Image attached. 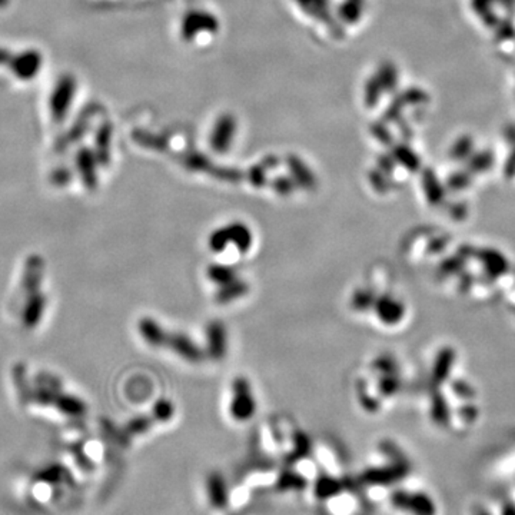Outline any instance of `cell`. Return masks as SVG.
Returning <instances> with one entry per match:
<instances>
[{
	"label": "cell",
	"mask_w": 515,
	"mask_h": 515,
	"mask_svg": "<svg viewBox=\"0 0 515 515\" xmlns=\"http://www.w3.org/2000/svg\"><path fill=\"white\" fill-rule=\"evenodd\" d=\"M76 95V79L72 75H64L56 82L49 100L50 117L53 122L61 124L66 119L68 112Z\"/></svg>",
	"instance_id": "obj_1"
},
{
	"label": "cell",
	"mask_w": 515,
	"mask_h": 515,
	"mask_svg": "<svg viewBox=\"0 0 515 515\" xmlns=\"http://www.w3.org/2000/svg\"><path fill=\"white\" fill-rule=\"evenodd\" d=\"M391 504L412 515H435L437 505L433 498L425 493H410L405 490H396L391 494Z\"/></svg>",
	"instance_id": "obj_2"
},
{
	"label": "cell",
	"mask_w": 515,
	"mask_h": 515,
	"mask_svg": "<svg viewBox=\"0 0 515 515\" xmlns=\"http://www.w3.org/2000/svg\"><path fill=\"white\" fill-rule=\"evenodd\" d=\"M232 403H231V415L237 421H248L255 414V398L251 391L249 382L244 377H238L232 384Z\"/></svg>",
	"instance_id": "obj_3"
},
{
	"label": "cell",
	"mask_w": 515,
	"mask_h": 515,
	"mask_svg": "<svg viewBox=\"0 0 515 515\" xmlns=\"http://www.w3.org/2000/svg\"><path fill=\"white\" fill-rule=\"evenodd\" d=\"M98 109H99V106L95 105V103H91V105L86 106L82 110V113H79V117L73 121L69 130L59 140L56 142L54 151L56 152H64L68 147L75 145V143H77L86 133H88V130L91 128V124L95 118V114L98 113Z\"/></svg>",
	"instance_id": "obj_4"
},
{
	"label": "cell",
	"mask_w": 515,
	"mask_h": 515,
	"mask_svg": "<svg viewBox=\"0 0 515 515\" xmlns=\"http://www.w3.org/2000/svg\"><path fill=\"white\" fill-rule=\"evenodd\" d=\"M410 472V464L407 461H395L391 465L369 468L364 471L361 475V481L368 485H392L403 478H405Z\"/></svg>",
	"instance_id": "obj_5"
},
{
	"label": "cell",
	"mask_w": 515,
	"mask_h": 515,
	"mask_svg": "<svg viewBox=\"0 0 515 515\" xmlns=\"http://www.w3.org/2000/svg\"><path fill=\"white\" fill-rule=\"evenodd\" d=\"M42 54L38 50L29 49L19 54H13L9 66L17 79L26 82L38 76L42 68Z\"/></svg>",
	"instance_id": "obj_6"
},
{
	"label": "cell",
	"mask_w": 515,
	"mask_h": 515,
	"mask_svg": "<svg viewBox=\"0 0 515 515\" xmlns=\"http://www.w3.org/2000/svg\"><path fill=\"white\" fill-rule=\"evenodd\" d=\"M77 174L83 182V185L89 191L96 189L98 186V159L95 156V152L89 148H82L77 151L75 158Z\"/></svg>",
	"instance_id": "obj_7"
},
{
	"label": "cell",
	"mask_w": 515,
	"mask_h": 515,
	"mask_svg": "<svg viewBox=\"0 0 515 515\" xmlns=\"http://www.w3.org/2000/svg\"><path fill=\"white\" fill-rule=\"evenodd\" d=\"M43 260L38 255H33L26 261L23 279H22V288L26 295H33L39 292L40 282L43 278Z\"/></svg>",
	"instance_id": "obj_8"
},
{
	"label": "cell",
	"mask_w": 515,
	"mask_h": 515,
	"mask_svg": "<svg viewBox=\"0 0 515 515\" xmlns=\"http://www.w3.org/2000/svg\"><path fill=\"white\" fill-rule=\"evenodd\" d=\"M166 345L172 351H175L181 358L189 362H199L204 358V354L202 351H200V348L196 347L195 343L185 335H181V334L167 335Z\"/></svg>",
	"instance_id": "obj_9"
},
{
	"label": "cell",
	"mask_w": 515,
	"mask_h": 515,
	"mask_svg": "<svg viewBox=\"0 0 515 515\" xmlns=\"http://www.w3.org/2000/svg\"><path fill=\"white\" fill-rule=\"evenodd\" d=\"M207 338H208V355L215 359L221 361L226 354V329L222 322L214 321L207 328Z\"/></svg>",
	"instance_id": "obj_10"
},
{
	"label": "cell",
	"mask_w": 515,
	"mask_h": 515,
	"mask_svg": "<svg viewBox=\"0 0 515 515\" xmlns=\"http://www.w3.org/2000/svg\"><path fill=\"white\" fill-rule=\"evenodd\" d=\"M29 297L31 298H29V301L24 305L23 313H22V322L27 329H32L40 322L43 317V312L46 308V298L40 292H36Z\"/></svg>",
	"instance_id": "obj_11"
},
{
	"label": "cell",
	"mask_w": 515,
	"mask_h": 515,
	"mask_svg": "<svg viewBox=\"0 0 515 515\" xmlns=\"http://www.w3.org/2000/svg\"><path fill=\"white\" fill-rule=\"evenodd\" d=\"M207 490H208V498L214 508L216 509H225L229 501L227 490L223 477L219 472H211L207 479Z\"/></svg>",
	"instance_id": "obj_12"
},
{
	"label": "cell",
	"mask_w": 515,
	"mask_h": 515,
	"mask_svg": "<svg viewBox=\"0 0 515 515\" xmlns=\"http://www.w3.org/2000/svg\"><path fill=\"white\" fill-rule=\"evenodd\" d=\"M374 308H375V312L380 317V320L384 324H389V325L399 322V320L403 318V315H404V306L401 305L398 301L392 299L391 297L377 298Z\"/></svg>",
	"instance_id": "obj_13"
},
{
	"label": "cell",
	"mask_w": 515,
	"mask_h": 515,
	"mask_svg": "<svg viewBox=\"0 0 515 515\" xmlns=\"http://www.w3.org/2000/svg\"><path fill=\"white\" fill-rule=\"evenodd\" d=\"M110 145H112V125L102 122L95 133V156L99 165H109L110 162Z\"/></svg>",
	"instance_id": "obj_14"
},
{
	"label": "cell",
	"mask_w": 515,
	"mask_h": 515,
	"mask_svg": "<svg viewBox=\"0 0 515 515\" xmlns=\"http://www.w3.org/2000/svg\"><path fill=\"white\" fill-rule=\"evenodd\" d=\"M235 132V124L232 118H222L212 133V148L216 152H225L231 145V140Z\"/></svg>",
	"instance_id": "obj_15"
},
{
	"label": "cell",
	"mask_w": 515,
	"mask_h": 515,
	"mask_svg": "<svg viewBox=\"0 0 515 515\" xmlns=\"http://www.w3.org/2000/svg\"><path fill=\"white\" fill-rule=\"evenodd\" d=\"M139 331L142 338L148 342L151 347H163L166 345L167 335L161 328V325L152 318H143L139 322Z\"/></svg>",
	"instance_id": "obj_16"
},
{
	"label": "cell",
	"mask_w": 515,
	"mask_h": 515,
	"mask_svg": "<svg viewBox=\"0 0 515 515\" xmlns=\"http://www.w3.org/2000/svg\"><path fill=\"white\" fill-rule=\"evenodd\" d=\"M229 242L234 244L242 253L248 252L252 246V234L249 227L241 222H235L226 226Z\"/></svg>",
	"instance_id": "obj_17"
},
{
	"label": "cell",
	"mask_w": 515,
	"mask_h": 515,
	"mask_svg": "<svg viewBox=\"0 0 515 515\" xmlns=\"http://www.w3.org/2000/svg\"><path fill=\"white\" fill-rule=\"evenodd\" d=\"M306 486V479L292 470H285L278 477L275 488L281 493L285 491H301Z\"/></svg>",
	"instance_id": "obj_18"
},
{
	"label": "cell",
	"mask_w": 515,
	"mask_h": 515,
	"mask_svg": "<svg viewBox=\"0 0 515 515\" xmlns=\"http://www.w3.org/2000/svg\"><path fill=\"white\" fill-rule=\"evenodd\" d=\"M248 292V283L244 281H232L226 285H221L219 291L216 292V302L219 304H227L232 302L238 298H241L242 295H245Z\"/></svg>",
	"instance_id": "obj_19"
},
{
	"label": "cell",
	"mask_w": 515,
	"mask_h": 515,
	"mask_svg": "<svg viewBox=\"0 0 515 515\" xmlns=\"http://www.w3.org/2000/svg\"><path fill=\"white\" fill-rule=\"evenodd\" d=\"M341 490H342L341 482L329 475L318 477L313 486V493L320 500H328L331 497H335L341 493Z\"/></svg>",
	"instance_id": "obj_20"
},
{
	"label": "cell",
	"mask_w": 515,
	"mask_h": 515,
	"mask_svg": "<svg viewBox=\"0 0 515 515\" xmlns=\"http://www.w3.org/2000/svg\"><path fill=\"white\" fill-rule=\"evenodd\" d=\"M53 405H56L64 414H68V415H72V417H80L86 412V407L80 399H77L72 395H65L62 392H59L56 395Z\"/></svg>",
	"instance_id": "obj_21"
},
{
	"label": "cell",
	"mask_w": 515,
	"mask_h": 515,
	"mask_svg": "<svg viewBox=\"0 0 515 515\" xmlns=\"http://www.w3.org/2000/svg\"><path fill=\"white\" fill-rule=\"evenodd\" d=\"M208 276H209V279H212L215 283H218L221 286V285H226L229 282L235 281L237 279V272L231 267L211 265L208 268Z\"/></svg>",
	"instance_id": "obj_22"
},
{
	"label": "cell",
	"mask_w": 515,
	"mask_h": 515,
	"mask_svg": "<svg viewBox=\"0 0 515 515\" xmlns=\"http://www.w3.org/2000/svg\"><path fill=\"white\" fill-rule=\"evenodd\" d=\"M375 295L372 294V291L364 288V290H358L352 294V298H351V306L354 308V311H358V312H364L369 308L374 306L375 304Z\"/></svg>",
	"instance_id": "obj_23"
},
{
	"label": "cell",
	"mask_w": 515,
	"mask_h": 515,
	"mask_svg": "<svg viewBox=\"0 0 515 515\" xmlns=\"http://www.w3.org/2000/svg\"><path fill=\"white\" fill-rule=\"evenodd\" d=\"M290 166H291L294 177L297 178V181L299 182L301 186H304V188H313L315 186V178L312 177L311 172H308L306 166L302 162H299V159H291Z\"/></svg>",
	"instance_id": "obj_24"
},
{
	"label": "cell",
	"mask_w": 515,
	"mask_h": 515,
	"mask_svg": "<svg viewBox=\"0 0 515 515\" xmlns=\"http://www.w3.org/2000/svg\"><path fill=\"white\" fill-rule=\"evenodd\" d=\"M309 452H311V441H309V438L305 434H302V433L295 434V437H294V451L291 452L290 461L291 463L299 461V460H302L304 456H306Z\"/></svg>",
	"instance_id": "obj_25"
},
{
	"label": "cell",
	"mask_w": 515,
	"mask_h": 515,
	"mask_svg": "<svg viewBox=\"0 0 515 515\" xmlns=\"http://www.w3.org/2000/svg\"><path fill=\"white\" fill-rule=\"evenodd\" d=\"M227 244H229V235H227L226 226L221 227V229H216V231H214L212 235L209 237V248L215 253L222 252L226 248Z\"/></svg>",
	"instance_id": "obj_26"
},
{
	"label": "cell",
	"mask_w": 515,
	"mask_h": 515,
	"mask_svg": "<svg viewBox=\"0 0 515 515\" xmlns=\"http://www.w3.org/2000/svg\"><path fill=\"white\" fill-rule=\"evenodd\" d=\"M152 414H154V418L158 421H162V422L169 421L172 417H174V405H172V403H169V401L166 399H159L158 403L154 405Z\"/></svg>",
	"instance_id": "obj_27"
},
{
	"label": "cell",
	"mask_w": 515,
	"mask_h": 515,
	"mask_svg": "<svg viewBox=\"0 0 515 515\" xmlns=\"http://www.w3.org/2000/svg\"><path fill=\"white\" fill-rule=\"evenodd\" d=\"M151 424L152 421L148 418V417H137L135 419H132L129 424H128V433L135 435V434H143L147 433L148 429L151 428Z\"/></svg>",
	"instance_id": "obj_28"
},
{
	"label": "cell",
	"mask_w": 515,
	"mask_h": 515,
	"mask_svg": "<svg viewBox=\"0 0 515 515\" xmlns=\"http://www.w3.org/2000/svg\"><path fill=\"white\" fill-rule=\"evenodd\" d=\"M72 178H73V175H72V170L69 167H59V169L53 170L50 181L56 186H65L72 181Z\"/></svg>",
	"instance_id": "obj_29"
},
{
	"label": "cell",
	"mask_w": 515,
	"mask_h": 515,
	"mask_svg": "<svg viewBox=\"0 0 515 515\" xmlns=\"http://www.w3.org/2000/svg\"><path fill=\"white\" fill-rule=\"evenodd\" d=\"M396 389H398V380L392 374H388L381 380L380 391L384 395H392L394 392H396Z\"/></svg>",
	"instance_id": "obj_30"
},
{
	"label": "cell",
	"mask_w": 515,
	"mask_h": 515,
	"mask_svg": "<svg viewBox=\"0 0 515 515\" xmlns=\"http://www.w3.org/2000/svg\"><path fill=\"white\" fill-rule=\"evenodd\" d=\"M274 189L281 193V195H288L294 191V185L291 184L290 179H285V178H279L274 182Z\"/></svg>",
	"instance_id": "obj_31"
},
{
	"label": "cell",
	"mask_w": 515,
	"mask_h": 515,
	"mask_svg": "<svg viewBox=\"0 0 515 515\" xmlns=\"http://www.w3.org/2000/svg\"><path fill=\"white\" fill-rule=\"evenodd\" d=\"M395 365H394V362L391 361V358H378L375 362H374V368L375 369H378V371H381V372H385V374L388 375V374H392V372L395 371V368H394Z\"/></svg>",
	"instance_id": "obj_32"
},
{
	"label": "cell",
	"mask_w": 515,
	"mask_h": 515,
	"mask_svg": "<svg viewBox=\"0 0 515 515\" xmlns=\"http://www.w3.org/2000/svg\"><path fill=\"white\" fill-rule=\"evenodd\" d=\"M251 182L255 186H262L265 182V174L260 167H253L251 170Z\"/></svg>",
	"instance_id": "obj_33"
},
{
	"label": "cell",
	"mask_w": 515,
	"mask_h": 515,
	"mask_svg": "<svg viewBox=\"0 0 515 515\" xmlns=\"http://www.w3.org/2000/svg\"><path fill=\"white\" fill-rule=\"evenodd\" d=\"M13 54L6 49L0 46V65H9Z\"/></svg>",
	"instance_id": "obj_34"
},
{
	"label": "cell",
	"mask_w": 515,
	"mask_h": 515,
	"mask_svg": "<svg viewBox=\"0 0 515 515\" xmlns=\"http://www.w3.org/2000/svg\"><path fill=\"white\" fill-rule=\"evenodd\" d=\"M502 515H515V504L508 502L502 508Z\"/></svg>",
	"instance_id": "obj_35"
},
{
	"label": "cell",
	"mask_w": 515,
	"mask_h": 515,
	"mask_svg": "<svg viewBox=\"0 0 515 515\" xmlns=\"http://www.w3.org/2000/svg\"><path fill=\"white\" fill-rule=\"evenodd\" d=\"M474 515H491V512H490L488 509H485V508L479 507V508H477V509H475Z\"/></svg>",
	"instance_id": "obj_36"
},
{
	"label": "cell",
	"mask_w": 515,
	"mask_h": 515,
	"mask_svg": "<svg viewBox=\"0 0 515 515\" xmlns=\"http://www.w3.org/2000/svg\"><path fill=\"white\" fill-rule=\"evenodd\" d=\"M8 3H9V0H0V8L8 6Z\"/></svg>",
	"instance_id": "obj_37"
},
{
	"label": "cell",
	"mask_w": 515,
	"mask_h": 515,
	"mask_svg": "<svg viewBox=\"0 0 515 515\" xmlns=\"http://www.w3.org/2000/svg\"><path fill=\"white\" fill-rule=\"evenodd\" d=\"M231 515H237V514H231Z\"/></svg>",
	"instance_id": "obj_38"
}]
</instances>
